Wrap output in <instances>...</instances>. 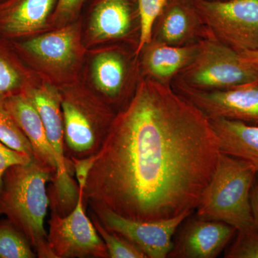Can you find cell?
Returning a JSON list of instances; mask_svg holds the SVG:
<instances>
[{
	"label": "cell",
	"instance_id": "6da1fadb",
	"mask_svg": "<svg viewBox=\"0 0 258 258\" xmlns=\"http://www.w3.org/2000/svg\"><path fill=\"white\" fill-rule=\"evenodd\" d=\"M220 153L210 118L170 85L146 79L115 115L83 198L138 221L194 212Z\"/></svg>",
	"mask_w": 258,
	"mask_h": 258
},
{
	"label": "cell",
	"instance_id": "7a4b0ae2",
	"mask_svg": "<svg viewBox=\"0 0 258 258\" xmlns=\"http://www.w3.org/2000/svg\"><path fill=\"white\" fill-rule=\"evenodd\" d=\"M52 179V171L33 158L6 171L0 195V215L23 234L40 258H55L44 225L50 205L46 184Z\"/></svg>",
	"mask_w": 258,
	"mask_h": 258
},
{
	"label": "cell",
	"instance_id": "3957f363",
	"mask_svg": "<svg viewBox=\"0 0 258 258\" xmlns=\"http://www.w3.org/2000/svg\"><path fill=\"white\" fill-rule=\"evenodd\" d=\"M257 174L248 161L220 153L195 210L197 217L225 222L237 232L256 229L250 193Z\"/></svg>",
	"mask_w": 258,
	"mask_h": 258
},
{
	"label": "cell",
	"instance_id": "277c9868",
	"mask_svg": "<svg viewBox=\"0 0 258 258\" xmlns=\"http://www.w3.org/2000/svg\"><path fill=\"white\" fill-rule=\"evenodd\" d=\"M36 108L45 127L47 139L57 161V172L49 187V200L52 212L64 216L72 211L80 196L79 184L74 179L72 161L66 157L61 93L53 86L42 84L28 86L23 90Z\"/></svg>",
	"mask_w": 258,
	"mask_h": 258
},
{
	"label": "cell",
	"instance_id": "5b68a950",
	"mask_svg": "<svg viewBox=\"0 0 258 258\" xmlns=\"http://www.w3.org/2000/svg\"><path fill=\"white\" fill-rule=\"evenodd\" d=\"M192 60L176 82L203 91L225 90L258 79V67L244 60L240 52L205 33L197 42Z\"/></svg>",
	"mask_w": 258,
	"mask_h": 258
},
{
	"label": "cell",
	"instance_id": "8992f818",
	"mask_svg": "<svg viewBox=\"0 0 258 258\" xmlns=\"http://www.w3.org/2000/svg\"><path fill=\"white\" fill-rule=\"evenodd\" d=\"M66 157L86 158L99 152L115 114L103 102L74 93L61 94Z\"/></svg>",
	"mask_w": 258,
	"mask_h": 258
},
{
	"label": "cell",
	"instance_id": "52a82bcc",
	"mask_svg": "<svg viewBox=\"0 0 258 258\" xmlns=\"http://www.w3.org/2000/svg\"><path fill=\"white\" fill-rule=\"evenodd\" d=\"M205 28L237 52L258 50V0H193Z\"/></svg>",
	"mask_w": 258,
	"mask_h": 258
},
{
	"label": "cell",
	"instance_id": "ba28073f",
	"mask_svg": "<svg viewBox=\"0 0 258 258\" xmlns=\"http://www.w3.org/2000/svg\"><path fill=\"white\" fill-rule=\"evenodd\" d=\"M74 210L62 216L52 212L48 221L49 247L55 258H109L106 244L83 206V191Z\"/></svg>",
	"mask_w": 258,
	"mask_h": 258
},
{
	"label": "cell",
	"instance_id": "9c48e42d",
	"mask_svg": "<svg viewBox=\"0 0 258 258\" xmlns=\"http://www.w3.org/2000/svg\"><path fill=\"white\" fill-rule=\"evenodd\" d=\"M174 88L210 120L222 118L258 125V79L225 90L203 91L177 82Z\"/></svg>",
	"mask_w": 258,
	"mask_h": 258
},
{
	"label": "cell",
	"instance_id": "30bf717a",
	"mask_svg": "<svg viewBox=\"0 0 258 258\" xmlns=\"http://www.w3.org/2000/svg\"><path fill=\"white\" fill-rule=\"evenodd\" d=\"M92 212L106 229L124 237L149 258L168 257L174 246L173 236L193 213L186 212L165 220L138 221L106 209H94Z\"/></svg>",
	"mask_w": 258,
	"mask_h": 258
},
{
	"label": "cell",
	"instance_id": "8fae6325",
	"mask_svg": "<svg viewBox=\"0 0 258 258\" xmlns=\"http://www.w3.org/2000/svg\"><path fill=\"white\" fill-rule=\"evenodd\" d=\"M237 230L208 219H190L183 226L168 257L215 258L222 253Z\"/></svg>",
	"mask_w": 258,
	"mask_h": 258
},
{
	"label": "cell",
	"instance_id": "7c38bea8",
	"mask_svg": "<svg viewBox=\"0 0 258 258\" xmlns=\"http://www.w3.org/2000/svg\"><path fill=\"white\" fill-rule=\"evenodd\" d=\"M205 33L193 0H169L154 24L152 39L182 46L198 41Z\"/></svg>",
	"mask_w": 258,
	"mask_h": 258
},
{
	"label": "cell",
	"instance_id": "4fadbf2b",
	"mask_svg": "<svg viewBox=\"0 0 258 258\" xmlns=\"http://www.w3.org/2000/svg\"><path fill=\"white\" fill-rule=\"evenodd\" d=\"M57 0H1L0 37L15 39L36 33L46 25Z\"/></svg>",
	"mask_w": 258,
	"mask_h": 258
},
{
	"label": "cell",
	"instance_id": "5bb4252c",
	"mask_svg": "<svg viewBox=\"0 0 258 258\" xmlns=\"http://www.w3.org/2000/svg\"><path fill=\"white\" fill-rule=\"evenodd\" d=\"M5 103L31 144L34 158L52 171L53 179L57 172L55 153L36 108L23 91L6 95Z\"/></svg>",
	"mask_w": 258,
	"mask_h": 258
},
{
	"label": "cell",
	"instance_id": "9a60e30c",
	"mask_svg": "<svg viewBox=\"0 0 258 258\" xmlns=\"http://www.w3.org/2000/svg\"><path fill=\"white\" fill-rule=\"evenodd\" d=\"M197 47V42L174 46L152 39L141 52H143L142 66L147 79L171 86V81L192 60Z\"/></svg>",
	"mask_w": 258,
	"mask_h": 258
},
{
	"label": "cell",
	"instance_id": "2e32d148",
	"mask_svg": "<svg viewBox=\"0 0 258 258\" xmlns=\"http://www.w3.org/2000/svg\"><path fill=\"white\" fill-rule=\"evenodd\" d=\"M135 4V0H98L90 21L91 39L103 42L128 37L133 28Z\"/></svg>",
	"mask_w": 258,
	"mask_h": 258
},
{
	"label": "cell",
	"instance_id": "e0dca14e",
	"mask_svg": "<svg viewBox=\"0 0 258 258\" xmlns=\"http://www.w3.org/2000/svg\"><path fill=\"white\" fill-rule=\"evenodd\" d=\"M78 45L77 30L74 26H67L15 43V47L42 62L56 68L67 67L76 57Z\"/></svg>",
	"mask_w": 258,
	"mask_h": 258
},
{
	"label": "cell",
	"instance_id": "ac0fdd59",
	"mask_svg": "<svg viewBox=\"0 0 258 258\" xmlns=\"http://www.w3.org/2000/svg\"><path fill=\"white\" fill-rule=\"evenodd\" d=\"M210 120L220 152L248 161L258 173V125L222 118Z\"/></svg>",
	"mask_w": 258,
	"mask_h": 258
},
{
	"label": "cell",
	"instance_id": "d6986e66",
	"mask_svg": "<svg viewBox=\"0 0 258 258\" xmlns=\"http://www.w3.org/2000/svg\"><path fill=\"white\" fill-rule=\"evenodd\" d=\"M127 62L123 56L115 51L101 52L93 62V81L97 89L113 101L123 94L126 80Z\"/></svg>",
	"mask_w": 258,
	"mask_h": 258
},
{
	"label": "cell",
	"instance_id": "ffe728a7",
	"mask_svg": "<svg viewBox=\"0 0 258 258\" xmlns=\"http://www.w3.org/2000/svg\"><path fill=\"white\" fill-rule=\"evenodd\" d=\"M10 47L0 37V95L20 92L29 86L25 69Z\"/></svg>",
	"mask_w": 258,
	"mask_h": 258
},
{
	"label": "cell",
	"instance_id": "44dd1931",
	"mask_svg": "<svg viewBox=\"0 0 258 258\" xmlns=\"http://www.w3.org/2000/svg\"><path fill=\"white\" fill-rule=\"evenodd\" d=\"M5 96L0 95V142L13 150L34 158L31 144L7 107Z\"/></svg>",
	"mask_w": 258,
	"mask_h": 258
},
{
	"label": "cell",
	"instance_id": "7402d4cb",
	"mask_svg": "<svg viewBox=\"0 0 258 258\" xmlns=\"http://www.w3.org/2000/svg\"><path fill=\"white\" fill-rule=\"evenodd\" d=\"M30 242L8 220L0 221V258H35Z\"/></svg>",
	"mask_w": 258,
	"mask_h": 258
},
{
	"label": "cell",
	"instance_id": "603a6c76",
	"mask_svg": "<svg viewBox=\"0 0 258 258\" xmlns=\"http://www.w3.org/2000/svg\"><path fill=\"white\" fill-rule=\"evenodd\" d=\"M138 10L139 36L136 55L152 41L153 28L163 9L169 0H135Z\"/></svg>",
	"mask_w": 258,
	"mask_h": 258
},
{
	"label": "cell",
	"instance_id": "cb8c5ba5",
	"mask_svg": "<svg viewBox=\"0 0 258 258\" xmlns=\"http://www.w3.org/2000/svg\"><path fill=\"white\" fill-rule=\"evenodd\" d=\"M91 220L106 244L109 258H147L137 246L118 234L106 229L94 213L92 214Z\"/></svg>",
	"mask_w": 258,
	"mask_h": 258
},
{
	"label": "cell",
	"instance_id": "d4e9b609",
	"mask_svg": "<svg viewBox=\"0 0 258 258\" xmlns=\"http://www.w3.org/2000/svg\"><path fill=\"white\" fill-rule=\"evenodd\" d=\"M226 258H258L257 229L239 231L232 245L226 251Z\"/></svg>",
	"mask_w": 258,
	"mask_h": 258
},
{
	"label": "cell",
	"instance_id": "484cf974",
	"mask_svg": "<svg viewBox=\"0 0 258 258\" xmlns=\"http://www.w3.org/2000/svg\"><path fill=\"white\" fill-rule=\"evenodd\" d=\"M33 158L10 149L0 142V195L3 191L6 171L12 166L27 164Z\"/></svg>",
	"mask_w": 258,
	"mask_h": 258
},
{
	"label": "cell",
	"instance_id": "4316f807",
	"mask_svg": "<svg viewBox=\"0 0 258 258\" xmlns=\"http://www.w3.org/2000/svg\"><path fill=\"white\" fill-rule=\"evenodd\" d=\"M84 0H57L52 18L56 23H66L79 13Z\"/></svg>",
	"mask_w": 258,
	"mask_h": 258
},
{
	"label": "cell",
	"instance_id": "83f0119b",
	"mask_svg": "<svg viewBox=\"0 0 258 258\" xmlns=\"http://www.w3.org/2000/svg\"><path fill=\"white\" fill-rule=\"evenodd\" d=\"M70 159L72 161L74 174L76 176L79 189L83 191L85 186H86L90 171H91L93 164H94L96 155L86 158H81V159L71 158Z\"/></svg>",
	"mask_w": 258,
	"mask_h": 258
},
{
	"label": "cell",
	"instance_id": "f1b7e54d",
	"mask_svg": "<svg viewBox=\"0 0 258 258\" xmlns=\"http://www.w3.org/2000/svg\"><path fill=\"white\" fill-rule=\"evenodd\" d=\"M250 203L254 227L258 230V176H256L251 190Z\"/></svg>",
	"mask_w": 258,
	"mask_h": 258
},
{
	"label": "cell",
	"instance_id": "f546056e",
	"mask_svg": "<svg viewBox=\"0 0 258 258\" xmlns=\"http://www.w3.org/2000/svg\"><path fill=\"white\" fill-rule=\"evenodd\" d=\"M240 55L244 60L258 67V50L245 51V52H241Z\"/></svg>",
	"mask_w": 258,
	"mask_h": 258
},
{
	"label": "cell",
	"instance_id": "4dcf8cb0",
	"mask_svg": "<svg viewBox=\"0 0 258 258\" xmlns=\"http://www.w3.org/2000/svg\"><path fill=\"white\" fill-rule=\"evenodd\" d=\"M0 1H1V0H0Z\"/></svg>",
	"mask_w": 258,
	"mask_h": 258
}]
</instances>
